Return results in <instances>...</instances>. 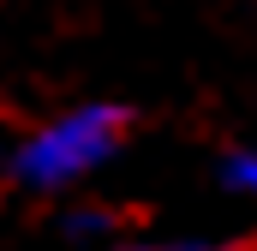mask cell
Returning a JSON list of instances; mask_svg holds the SVG:
<instances>
[{
  "instance_id": "cell-2",
  "label": "cell",
  "mask_w": 257,
  "mask_h": 251,
  "mask_svg": "<svg viewBox=\"0 0 257 251\" xmlns=\"http://www.w3.org/2000/svg\"><path fill=\"white\" fill-rule=\"evenodd\" d=\"M227 186L245 191V197L257 203V150H245V156H233V162H227Z\"/></svg>"
},
{
  "instance_id": "cell-1",
  "label": "cell",
  "mask_w": 257,
  "mask_h": 251,
  "mask_svg": "<svg viewBox=\"0 0 257 251\" xmlns=\"http://www.w3.org/2000/svg\"><path fill=\"white\" fill-rule=\"evenodd\" d=\"M120 144H126V108H114V102L72 108V114L48 120L42 132H30V138L12 150V180L30 186V191L78 186V180L96 174Z\"/></svg>"
}]
</instances>
